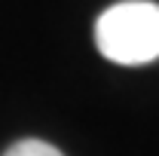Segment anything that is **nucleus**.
<instances>
[{"label": "nucleus", "mask_w": 159, "mask_h": 156, "mask_svg": "<svg viewBox=\"0 0 159 156\" xmlns=\"http://www.w3.org/2000/svg\"><path fill=\"white\" fill-rule=\"evenodd\" d=\"M3 156H64L58 147L46 144V141H37V138H25V141H16L6 147Z\"/></svg>", "instance_id": "2"}, {"label": "nucleus", "mask_w": 159, "mask_h": 156, "mask_svg": "<svg viewBox=\"0 0 159 156\" xmlns=\"http://www.w3.org/2000/svg\"><path fill=\"white\" fill-rule=\"evenodd\" d=\"M95 46L113 64H150L159 58V3L122 0L95 21Z\"/></svg>", "instance_id": "1"}]
</instances>
